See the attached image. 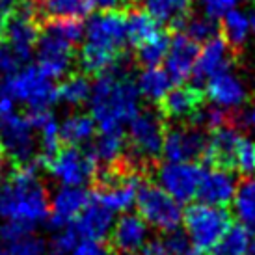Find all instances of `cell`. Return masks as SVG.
<instances>
[{"label": "cell", "mask_w": 255, "mask_h": 255, "mask_svg": "<svg viewBox=\"0 0 255 255\" xmlns=\"http://www.w3.org/2000/svg\"><path fill=\"white\" fill-rule=\"evenodd\" d=\"M162 30L160 24L145 9H130L127 15V41L134 47H140L145 41L158 36Z\"/></svg>", "instance_id": "28"}, {"label": "cell", "mask_w": 255, "mask_h": 255, "mask_svg": "<svg viewBox=\"0 0 255 255\" xmlns=\"http://www.w3.org/2000/svg\"><path fill=\"white\" fill-rule=\"evenodd\" d=\"M250 30L252 28H250L248 17L242 13V11L233 9V11H229V13L222 19V28H220L222 34H220V36L224 37L227 41V45L239 54V50H241V47L244 45L246 37H248Z\"/></svg>", "instance_id": "31"}, {"label": "cell", "mask_w": 255, "mask_h": 255, "mask_svg": "<svg viewBox=\"0 0 255 255\" xmlns=\"http://www.w3.org/2000/svg\"><path fill=\"white\" fill-rule=\"evenodd\" d=\"M164 242V248L168 252V255H184L188 252V237L184 231L175 229L170 233H164V237H160Z\"/></svg>", "instance_id": "40"}, {"label": "cell", "mask_w": 255, "mask_h": 255, "mask_svg": "<svg viewBox=\"0 0 255 255\" xmlns=\"http://www.w3.org/2000/svg\"><path fill=\"white\" fill-rule=\"evenodd\" d=\"M250 28L254 30V34H255V9H254V13H252V17H250Z\"/></svg>", "instance_id": "48"}, {"label": "cell", "mask_w": 255, "mask_h": 255, "mask_svg": "<svg viewBox=\"0 0 255 255\" xmlns=\"http://www.w3.org/2000/svg\"><path fill=\"white\" fill-rule=\"evenodd\" d=\"M78 239L93 242H105L110 237L114 227V213L107 207L97 203L95 199H90L86 209L78 214V218L73 222Z\"/></svg>", "instance_id": "20"}, {"label": "cell", "mask_w": 255, "mask_h": 255, "mask_svg": "<svg viewBox=\"0 0 255 255\" xmlns=\"http://www.w3.org/2000/svg\"><path fill=\"white\" fill-rule=\"evenodd\" d=\"M199 56V45L196 41H192L190 37H186L184 34H177L171 37L170 41V50L166 54V73L170 75L171 82H184L186 78L192 77L196 62Z\"/></svg>", "instance_id": "17"}, {"label": "cell", "mask_w": 255, "mask_h": 255, "mask_svg": "<svg viewBox=\"0 0 255 255\" xmlns=\"http://www.w3.org/2000/svg\"><path fill=\"white\" fill-rule=\"evenodd\" d=\"M250 244V231L244 226H231L226 237L214 246L213 255H246Z\"/></svg>", "instance_id": "33"}, {"label": "cell", "mask_w": 255, "mask_h": 255, "mask_svg": "<svg viewBox=\"0 0 255 255\" xmlns=\"http://www.w3.org/2000/svg\"><path fill=\"white\" fill-rule=\"evenodd\" d=\"M147 224L142 220L140 214L127 213L120 216V220L114 224L110 233V250L121 255H130L136 252H142L147 242Z\"/></svg>", "instance_id": "16"}, {"label": "cell", "mask_w": 255, "mask_h": 255, "mask_svg": "<svg viewBox=\"0 0 255 255\" xmlns=\"http://www.w3.org/2000/svg\"><path fill=\"white\" fill-rule=\"evenodd\" d=\"M246 255H255V237H254V239H250V244H248V250H246Z\"/></svg>", "instance_id": "45"}, {"label": "cell", "mask_w": 255, "mask_h": 255, "mask_svg": "<svg viewBox=\"0 0 255 255\" xmlns=\"http://www.w3.org/2000/svg\"><path fill=\"white\" fill-rule=\"evenodd\" d=\"M77 246H78V235L73 226L58 229L56 233H54V237L50 239L52 255H69Z\"/></svg>", "instance_id": "37"}, {"label": "cell", "mask_w": 255, "mask_h": 255, "mask_svg": "<svg viewBox=\"0 0 255 255\" xmlns=\"http://www.w3.org/2000/svg\"><path fill=\"white\" fill-rule=\"evenodd\" d=\"M84 26L80 21H52L41 28L36 45L37 67L49 78L67 75L75 58V47L82 39Z\"/></svg>", "instance_id": "3"}, {"label": "cell", "mask_w": 255, "mask_h": 255, "mask_svg": "<svg viewBox=\"0 0 255 255\" xmlns=\"http://www.w3.org/2000/svg\"><path fill=\"white\" fill-rule=\"evenodd\" d=\"M123 62L125 60L110 73L97 77L95 84H92V118L101 132L123 130V125L140 114V93L128 78Z\"/></svg>", "instance_id": "1"}, {"label": "cell", "mask_w": 255, "mask_h": 255, "mask_svg": "<svg viewBox=\"0 0 255 255\" xmlns=\"http://www.w3.org/2000/svg\"><path fill=\"white\" fill-rule=\"evenodd\" d=\"M45 248L47 244L43 241L41 237L37 235H28L21 241L9 244V252L7 255H45Z\"/></svg>", "instance_id": "38"}, {"label": "cell", "mask_w": 255, "mask_h": 255, "mask_svg": "<svg viewBox=\"0 0 255 255\" xmlns=\"http://www.w3.org/2000/svg\"><path fill=\"white\" fill-rule=\"evenodd\" d=\"M127 153V136L123 130H107L101 132L93 142L90 155L97 164V170L112 168Z\"/></svg>", "instance_id": "23"}, {"label": "cell", "mask_w": 255, "mask_h": 255, "mask_svg": "<svg viewBox=\"0 0 255 255\" xmlns=\"http://www.w3.org/2000/svg\"><path fill=\"white\" fill-rule=\"evenodd\" d=\"M183 220L188 241L199 252H213L214 246L233 226V216L226 207H213L205 203L190 205L184 211Z\"/></svg>", "instance_id": "6"}, {"label": "cell", "mask_w": 255, "mask_h": 255, "mask_svg": "<svg viewBox=\"0 0 255 255\" xmlns=\"http://www.w3.org/2000/svg\"><path fill=\"white\" fill-rule=\"evenodd\" d=\"M49 192L37 177V168H15L0 188V216L36 227L49 218Z\"/></svg>", "instance_id": "2"}, {"label": "cell", "mask_w": 255, "mask_h": 255, "mask_svg": "<svg viewBox=\"0 0 255 255\" xmlns=\"http://www.w3.org/2000/svg\"><path fill=\"white\" fill-rule=\"evenodd\" d=\"M138 93L149 103H160V101L170 93L171 78L166 73V69L153 67V69H143V73L138 77Z\"/></svg>", "instance_id": "27"}, {"label": "cell", "mask_w": 255, "mask_h": 255, "mask_svg": "<svg viewBox=\"0 0 255 255\" xmlns=\"http://www.w3.org/2000/svg\"><path fill=\"white\" fill-rule=\"evenodd\" d=\"M237 0H201V7H203V13L209 19H224L229 11H233Z\"/></svg>", "instance_id": "41"}, {"label": "cell", "mask_w": 255, "mask_h": 255, "mask_svg": "<svg viewBox=\"0 0 255 255\" xmlns=\"http://www.w3.org/2000/svg\"><path fill=\"white\" fill-rule=\"evenodd\" d=\"M39 34H41V26H39L37 7L32 6L30 2L19 4L15 9V15L7 24V43L28 62L34 49H36Z\"/></svg>", "instance_id": "13"}, {"label": "cell", "mask_w": 255, "mask_h": 255, "mask_svg": "<svg viewBox=\"0 0 255 255\" xmlns=\"http://www.w3.org/2000/svg\"><path fill=\"white\" fill-rule=\"evenodd\" d=\"M0 143L4 156L15 164V168H39V142L37 132L26 116L9 114L0 125Z\"/></svg>", "instance_id": "7"}, {"label": "cell", "mask_w": 255, "mask_h": 255, "mask_svg": "<svg viewBox=\"0 0 255 255\" xmlns=\"http://www.w3.org/2000/svg\"><path fill=\"white\" fill-rule=\"evenodd\" d=\"M90 203V194L82 186H62L50 199L49 222L52 229L69 227Z\"/></svg>", "instance_id": "15"}, {"label": "cell", "mask_w": 255, "mask_h": 255, "mask_svg": "<svg viewBox=\"0 0 255 255\" xmlns=\"http://www.w3.org/2000/svg\"><path fill=\"white\" fill-rule=\"evenodd\" d=\"M0 255H7V252L4 248H2V246H0Z\"/></svg>", "instance_id": "49"}, {"label": "cell", "mask_w": 255, "mask_h": 255, "mask_svg": "<svg viewBox=\"0 0 255 255\" xmlns=\"http://www.w3.org/2000/svg\"><path fill=\"white\" fill-rule=\"evenodd\" d=\"M69 255H112V250L105 246L103 242L82 241L78 242V246Z\"/></svg>", "instance_id": "42"}, {"label": "cell", "mask_w": 255, "mask_h": 255, "mask_svg": "<svg viewBox=\"0 0 255 255\" xmlns=\"http://www.w3.org/2000/svg\"><path fill=\"white\" fill-rule=\"evenodd\" d=\"M233 209L241 226L255 231V177L242 179L233 198Z\"/></svg>", "instance_id": "29"}, {"label": "cell", "mask_w": 255, "mask_h": 255, "mask_svg": "<svg viewBox=\"0 0 255 255\" xmlns=\"http://www.w3.org/2000/svg\"><path fill=\"white\" fill-rule=\"evenodd\" d=\"M136 0H90L92 7L101 11H125L134 6Z\"/></svg>", "instance_id": "44"}, {"label": "cell", "mask_w": 255, "mask_h": 255, "mask_svg": "<svg viewBox=\"0 0 255 255\" xmlns=\"http://www.w3.org/2000/svg\"><path fill=\"white\" fill-rule=\"evenodd\" d=\"M4 151H2V143H0V179H2V173H4Z\"/></svg>", "instance_id": "46"}, {"label": "cell", "mask_w": 255, "mask_h": 255, "mask_svg": "<svg viewBox=\"0 0 255 255\" xmlns=\"http://www.w3.org/2000/svg\"><path fill=\"white\" fill-rule=\"evenodd\" d=\"M26 2H32V0H26ZM34 2H36V0H34Z\"/></svg>", "instance_id": "50"}, {"label": "cell", "mask_w": 255, "mask_h": 255, "mask_svg": "<svg viewBox=\"0 0 255 255\" xmlns=\"http://www.w3.org/2000/svg\"><path fill=\"white\" fill-rule=\"evenodd\" d=\"M166 121L160 112L140 110V114L128 123L127 153L125 158L142 173L155 168L156 160L162 156Z\"/></svg>", "instance_id": "4"}, {"label": "cell", "mask_w": 255, "mask_h": 255, "mask_svg": "<svg viewBox=\"0 0 255 255\" xmlns=\"http://www.w3.org/2000/svg\"><path fill=\"white\" fill-rule=\"evenodd\" d=\"M45 168L64 186H84L97 175V164L90 151L69 145L58 149L45 162Z\"/></svg>", "instance_id": "9"}, {"label": "cell", "mask_w": 255, "mask_h": 255, "mask_svg": "<svg viewBox=\"0 0 255 255\" xmlns=\"http://www.w3.org/2000/svg\"><path fill=\"white\" fill-rule=\"evenodd\" d=\"M170 36L166 32H160L153 39H149L143 45L136 47V62L143 65L145 69L158 67V64H162L166 60V54L170 50Z\"/></svg>", "instance_id": "32"}, {"label": "cell", "mask_w": 255, "mask_h": 255, "mask_svg": "<svg viewBox=\"0 0 255 255\" xmlns=\"http://www.w3.org/2000/svg\"><path fill=\"white\" fill-rule=\"evenodd\" d=\"M203 107V92L196 86H177L160 101V116L164 121H190Z\"/></svg>", "instance_id": "18"}, {"label": "cell", "mask_w": 255, "mask_h": 255, "mask_svg": "<svg viewBox=\"0 0 255 255\" xmlns=\"http://www.w3.org/2000/svg\"><path fill=\"white\" fill-rule=\"evenodd\" d=\"M237 186L239 184H237L233 171L211 168L203 173L196 198L199 199V203H205V205L227 207L233 201Z\"/></svg>", "instance_id": "19"}, {"label": "cell", "mask_w": 255, "mask_h": 255, "mask_svg": "<svg viewBox=\"0 0 255 255\" xmlns=\"http://www.w3.org/2000/svg\"><path fill=\"white\" fill-rule=\"evenodd\" d=\"M26 64V60L17 52L7 41H0V75L11 77L17 71H21L22 65Z\"/></svg>", "instance_id": "36"}, {"label": "cell", "mask_w": 255, "mask_h": 255, "mask_svg": "<svg viewBox=\"0 0 255 255\" xmlns=\"http://www.w3.org/2000/svg\"><path fill=\"white\" fill-rule=\"evenodd\" d=\"M205 170L196 162H166L156 166V184L171 198L184 203L198 196V188Z\"/></svg>", "instance_id": "11"}, {"label": "cell", "mask_w": 255, "mask_h": 255, "mask_svg": "<svg viewBox=\"0 0 255 255\" xmlns=\"http://www.w3.org/2000/svg\"><path fill=\"white\" fill-rule=\"evenodd\" d=\"M34 233V227L26 226V224H21V222H9L6 220L2 226H0V239L7 244H13V242L21 241L24 237Z\"/></svg>", "instance_id": "39"}, {"label": "cell", "mask_w": 255, "mask_h": 255, "mask_svg": "<svg viewBox=\"0 0 255 255\" xmlns=\"http://www.w3.org/2000/svg\"><path fill=\"white\" fill-rule=\"evenodd\" d=\"M92 11L90 0H41L37 17L52 21H82Z\"/></svg>", "instance_id": "24"}, {"label": "cell", "mask_w": 255, "mask_h": 255, "mask_svg": "<svg viewBox=\"0 0 255 255\" xmlns=\"http://www.w3.org/2000/svg\"><path fill=\"white\" fill-rule=\"evenodd\" d=\"M209 145V134L192 125H171L166 128L162 156L168 162H194L203 160Z\"/></svg>", "instance_id": "12"}, {"label": "cell", "mask_w": 255, "mask_h": 255, "mask_svg": "<svg viewBox=\"0 0 255 255\" xmlns=\"http://www.w3.org/2000/svg\"><path fill=\"white\" fill-rule=\"evenodd\" d=\"M127 43V15L123 11H99L90 17L86 45L121 56Z\"/></svg>", "instance_id": "10"}, {"label": "cell", "mask_w": 255, "mask_h": 255, "mask_svg": "<svg viewBox=\"0 0 255 255\" xmlns=\"http://www.w3.org/2000/svg\"><path fill=\"white\" fill-rule=\"evenodd\" d=\"M233 170L241 173L242 179L255 175V142L242 136L237 151H235V166Z\"/></svg>", "instance_id": "35"}, {"label": "cell", "mask_w": 255, "mask_h": 255, "mask_svg": "<svg viewBox=\"0 0 255 255\" xmlns=\"http://www.w3.org/2000/svg\"><path fill=\"white\" fill-rule=\"evenodd\" d=\"M184 255H207V254H205V252H199V250L194 248V250H188Z\"/></svg>", "instance_id": "47"}, {"label": "cell", "mask_w": 255, "mask_h": 255, "mask_svg": "<svg viewBox=\"0 0 255 255\" xmlns=\"http://www.w3.org/2000/svg\"><path fill=\"white\" fill-rule=\"evenodd\" d=\"M19 6L17 0H0V41L6 36L7 24L15 15V9Z\"/></svg>", "instance_id": "43"}, {"label": "cell", "mask_w": 255, "mask_h": 255, "mask_svg": "<svg viewBox=\"0 0 255 255\" xmlns=\"http://www.w3.org/2000/svg\"><path fill=\"white\" fill-rule=\"evenodd\" d=\"M138 214L149 226L160 229L162 233L175 231L183 220L181 203L155 183H143L136 198Z\"/></svg>", "instance_id": "8"}, {"label": "cell", "mask_w": 255, "mask_h": 255, "mask_svg": "<svg viewBox=\"0 0 255 255\" xmlns=\"http://www.w3.org/2000/svg\"><path fill=\"white\" fill-rule=\"evenodd\" d=\"M205 93L214 107H220L224 110L239 108L246 101L244 84L229 71L220 73V75L211 78L205 86Z\"/></svg>", "instance_id": "22"}, {"label": "cell", "mask_w": 255, "mask_h": 255, "mask_svg": "<svg viewBox=\"0 0 255 255\" xmlns=\"http://www.w3.org/2000/svg\"><path fill=\"white\" fill-rule=\"evenodd\" d=\"M183 34L186 37H190L192 41L199 43H207L214 39L216 36H220V28L216 21L213 19H209V17H198V15H194V17H188L183 24Z\"/></svg>", "instance_id": "34"}, {"label": "cell", "mask_w": 255, "mask_h": 255, "mask_svg": "<svg viewBox=\"0 0 255 255\" xmlns=\"http://www.w3.org/2000/svg\"><path fill=\"white\" fill-rule=\"evenodd\" d=\"M241 138V130L235 128L233 125H227V127H222L211 132L209 145H207V151L203 155V162L209 164L211 168L235 171V151H237Z\"/></svg>", "instance_id": "21"}, {"label": "cell", "mask_w": 255, "mask_h": 255, "mask_svg": "<svg viewBox=\"0 0 255 255\" xmlns=\"http://www.w3.org/2000/svg\"><path fill=\"white\" fill-rule=\"evenodd\" d=\"M237 52H235L227 41L222 36H216L214 39L205 43V47L199 50L198 62L194 67V82L196 88L201 90L203 82H209L213 77L220 75V73H227L229 67L233 65V62L237 60Z\"/></svg>", "instance_id": "14"}, {"label": "cell", "mask_w": 255, "mask_h": 255, "mask_svg": "<svg viewBox=\"0 0 255 255\" xmlns=\"http://www.w3.org/2000/svg\"><path fill=\"white\" fill-rule=\"evenodd\" d=\"M194 0H145L143 6L158 24H170L171 28H183L184 21L190 17Z\"/></svg>", "instance_id": "25"}, {"label": "cell", "mask_w": 255, "mask_h": 255, "mask_svg": "<svg viewBox=\"0 0 255 255\" xmlns=\"http://www.w3.org/2000/svg\"><path fill=\"white\" fill-rule=\"evenodd\" d=\"M97 123L88 114H71L60 125V140L69 147L84 145L95 136Z\"/></svg>", "instance_id": "26"}, {"label": "cell", "mask_w": 255, "mask_h": 255, "mask_svg": "<svg viewBox=\"0 0 255 255\" xmlns=\"http://www.w3.org/2000/svg\"><path fill=\"white\" fill-rule=\"evenodd\" d=\"M0 95L11 103H24L28 110H50L58 101V88L37 65H28L4 80Z\"/></svg>", "instance_id": "5"}, {"label": "cell", "mask_w": 255, "mask_h": 255, "mask_svg": "<svg viewBox=\"0 0 255 255\" xmlns=\"http://www.w3.org/2000/svg\"><path fill=\"white\" fill-rule=\"evenodd\" d=\"M90 99H92V84L86 75L73 73L58 86V101L69 107H82Z\"/></svg>", "instance_id": "30"}]
</instances>
